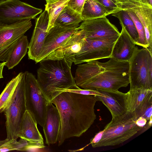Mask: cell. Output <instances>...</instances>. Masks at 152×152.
<instances>
[{"label":"cell","mask_w":152,"mask_h":152,"mask_svg":"<svg viewBox=\"0 0 152 152\" xmlns=\"http://www.w3.org/2000/svg\"><path fill=\"white\" fill-rule=\"evenodd\" d=\"M97 101L94 96L57 91L50 102L55 105L60 117L58 146L67 139L80 137L91 127L96 118Z\"/></svg>","instance_id":"6da1fadb"},{"label":"cell","mask_w":152,"mask_h":152,"mask_svg":"<svg viewBox=\"0 0 152 152\" xmlns=\"http://www.w3.org/2000/svg\"><path fill=\"white\" fill-rule=\"evenodd\" d=\"M39 62L37 83L49 102L56 89H69L77 86L71 72L73 62L72 61L64 58L59 60H45Z\"/></svg>","instance_id":"7a4b0ae2"},{"label":"cell","mask_w":152,"mask_h":152,"mask_svg":"<svg viewBox=\"0 0 152 152\" xmlns=\"http://www.w3.org/2000/svg\"><path fill=\"white\" fill-rule=\"evenodd\" d=\"M134 113L127 112L112 118L104 129L96 133L90 140L93 148L119 145L132 137L143 128L136 123Z\"/></svg>","instance_id":"3957f363"},{"label":"cell","mask_w":152,"mask_h":152,"mask_svg":"<svg viewBox=\"0 0 152 152\" xmlns=\"http://www.w3.org/2000/svg\"><path fill=\"white\" fill-rule=\"evenodd\" d=\"M100 63L104 71L80 85L83 89H101L118 91L129 84V63L117 60L111 58L105 62Z\"/></svg>","instance_id":"277c9868"},{"label":"cell","mask_w":152,"mask_h":152,"mask_svg":"<svg viewBox=\"0 0 152 152\" xmlns=\"http://www.w3.org/2000/svg\"><path fill=\"white\" fill-rule=\"evenodd\" d=\"M129 63L130 89L152 90V53L136 46Z\"/></svg>","instance_id":"5b68a950"},{"label":"cell","mask_w":152,"mask_h":152,"mask_svg":"<svg viewBox=\"0 0 152 152\" xmlns=\"http://www.w3.org/2000/svg\"><path fill=\"white\" fill-rule=\"evenodd\" d=\"M26 110L25 74L22 72L11 102L4 112L6 118L7 139L8 140L18 138L20 123Z\"/></svg>","instance_id":"8992f818"},{"label":"cell","mask_w":152,"mask_h":152,"mask_svg":"<svg viewBox=\"0 0 152 152\" xmlns=\"http://www.w3.org/2000/svg\"><path fill=\"white\" fill-rule=\"evenodd\" d=\"M24 73L26 110L33 115L37 123L43 127L49 102L41 91L34 76L28 71Z\"/></svg>","instance_id":"52a82bcc"},{"label":"cell","mask_w":152,"mask_h":152,"mask_svg":"<svg viewBox=\"0 0 152 152\" xmlns=\"http://www.w3.org/2000/svg\"><path fill=\"white\" fill-rule=\"evenodd\" d=\"M42 12V9L20 0H0V26L34 19Z\"/></svg>","instance_id":"ba28073f"},{"label":"cell","mask_w":152,"mask_h":152,"mask_svg":"<svg viewBox=\"0 0 152 152\" xmlns=\"http://www.w3.org/2000/svg\"><path fill=\"white\" fill-rule=\"evenodd\" d=\"M118 38L97 40L86 38L81 50L74 57L73 62L75 64H80L110 58L113 45Z\"/></svg>","instance_id":"9c48e42d"},{"label":"cell","mask_w":152,"mask_h":152,"mask_svg":"<svg viewBox=\"0 0 152 152\" xmlns=\"http://www.w3.org/2000/svg\"><path fill=\"white\" fill-rule=\"evenodd\" d=\"M31 19L0 26V61H6L9 53L18 40L32 26Z\"/></svg>","instance_id":"30bf717a"},{"label":"cell","mask_w":152,"mask_h":152,"mask_svg":"<svg viewBox=\"0 0 152 152\" xmlns=\"http://www.w3.org/2000/svg\"><path fill=\"white\" fill-rule=\"evenodd\" d=\"M79 24L61 26L54 24L48 32L41 53L34 61L36 63L45 60L75 32L79 30Z\"/></svg>","instance_id":"8fae6325"},{"label":"cell","mask_w":152,"mask_h":152,"mask_svg":"<svg viewBox=\"0 0 152 152\" xmlns=\"http://www.w3.org/2000/svg\"><path fill=\"white\" fill-rule=\"evenodd\" d=\"M79 28L84 31L86 38L91 39L118 38L120 34L106 17L83 20Z\"/></svg>","instance_id":"7c38bea8"},{"label":"cell","mask_w":152,"mask_h":152,"mask_svg":"<svg viewBox=\"0 0 152 152\" xmlns=\"http://www.w3.org/2000/svg\"><path fill=\"white\" fill-rule=\"evenodd\" d=\"M120 7L133 12L144 28L146 48L152 53V8L138 2L117 0Z\"/></svg>","instance_id":"4fadbf2b"},{"label":"cell","mask_w":152,"mask_h":152,"mask_svg":"<svg viewBox=\"0 0 152 152\" xmlns=\"http://www.w3.org/2000/svg\"><path fill=\"white\" fill-rule=\"evenodd\" d=\"M49 22V16L45 10L36 19L35 26L28 45L29 59L35 61L40 54L48 34Z\"/></svg>","instance_id":"5bb4252c"},{"label":"cell","mask_w":152,"mask_h":152,"mask_svg":"<svg viewBox=\"0 0 152 152\" xmlns=\"http://www.w3.org/2000/svg\"><path fill=\"white\" fill-rule=\"evenodd\" d=\"M85 39L83 30L76 31L45 60H59L65 58L73 62L74 57L81 50Z\"/></svg>","instance_id":"9a60e30c"},{"label":"cell","mask_w":152,"mask_h":152,"mask_svg":"<svg viewBox=\"0 0 152 152\" xmlns=\"http://www.w3.org/2000/svg\"><path fill=\"white\" fill-rule=\"evenodd\" d=\"M101 95L95 96L97 101L102 102L111 113L112 118L122 115L127 111L126 93L118 91L97 89Z\"/></svg>","instance_id":"2e32d148"},{"label":"cell","mask_w":152,"mask_h":152,"mask_svg":"<svg viewBox=\"0 0 152 152\" xmlns=\"http://www.w3.org/2000/svg\"><path fill=\"white\" fill-rule=\"evenodd\" d=\"M121 25L122 30L113 45L110 58L118 61H129L136 46L123 25Z\"/></svg>","instance_id":"e0dca14e"},{"label":"cell","mask_w":152,"mask_h":152,"mask_svg":"<svg viewBox=\"0 0 152 152\" xmlns=\"http://www.w3.org/2000/svg\"><path fill=\"white\" fill-rule=\"evenodd\" d=\"M61 126L60 115L56 106L49 102L43 130L45 139V143L48 145L56 143Z\"/></svg>","instance_id":"ac0fdd59"},{"label":"cell","mask_w":152,"mask_h":152,"mask_svg":"<svg viewBox=\"0 0 152 152\" xmlns=\"http://www.w3.org/2000/svg\"><path fill=\"white\" fill-rule=\"evenodd\" d=\"M37 123L31 113L26 110L20 126L18 137L37 143L44 148L43 139L37 127Z\"/></svg>","instance_id":"d6986e66"},{"label":"cell","mask_w":152,"mask_h":152,"mask_svg":"<svg viewBox=\"0 0 152 152\" xmlns=\"http://www.w3.org/2000/svg\"><path fill=\"white\" fill-rule=\"evenodd\" d=\"M104 68L100 62L92 61L77 65L74 79L76 85L79 86L86 80L104 71Z\"/></svg>","instance_id":"ffe728a7"},{"label":"cell","mask_w":152,"mask_h":152,"mask_svg":"<svg viewBox=\"0 0 152 152\" xmlns=\"http://www.w3.org/2000/svg\"><path fill=\"white\" fill-rule=\"evenodd\" d=\"M28 45L26 36L23 35L18 40L9 53L6 61L5 66L8 69H12L20 62L26 54Z\"/></svg>","instance_id":"44dd1931"},{"label":"cell","mask_w":152,"mask_h":152,"mask_svg":"<svg viewBox=\"0 0 152 152\" xmlns=\"http://www.w3.org/2000/svg\"><path fill=\"white\" fill-rule=\"evenodd\" d=\"M152 94V90L142 88L130 89L126 93L127 111L134 112Z\"/></svg>","instance_id":"7402d4cb"},{"label":"cell","mask_w":152,"mask_h":152,"mask_svg":"<svg viewBox=\"0 0 152 152\" xmlns=\"http://www.w3.org/2000/svg\"><path fill=\"white\" fill-rule=\"evenodd\" d=\"M109 15L104 8L95 0H86L81 14L83 21Z\"/></svg>","instance_id":"603a6c76"},{"label":"cell","mask_w":152,"mask_h":152,"mask_svg":"<svg viewBox=\"0 0 152 152\" xmlns=\"http://www.w3.org/2000/svg\"><path fill=\"white\" fill-rule=\"evenodd\" d=\"M22 73H20L10 81L0 94V113L4 112L11 102Z\"/></svg>","instance_id":"cb8c5ba5"},{"label":"cell","mask_w":152,"mask_h":152,"mask_svg":"<svg viewBox=\"0 0 152 152\" xmlns=\"http://www.w3.org/2000/svg\"><path fill=\"white\" fill-rule=\"evenodd\" d=\"M112 15L117 18L132 39L135 45L138 40V34L135 25L131 18L125 10H122Z\"/></svg>","instance_id":"d4e9b609"},{"label":"cell","mask_w":152,"mask_h":152,"mask_svg":"<svg viewBox=\"0 0 152 152\" xmlns=\"http://www.w3.org/2000/svg\"><path fill=\"white\" fill-rule=\"evenodd\" d=\"M70 0H59L50 4L45 5V9L49 16V22L47 31L53 26L56 20L64 9L67 6Z\"/></svg>","instance_id":"484cf974"},{"label":"cell","mask_w":152,"mask_h":152,"mask_svg":"<svg viewBox=\"0 0 152 152\" xmlns=\"http://www.w3.org/2000/svg\"><path fill=\"white\" fill-rule=\"evenodd\" d=\"M83 21L80 15H72L69 12L66 6L58 16L54 24L67 26L79 24Z\"/></svg>","instance_id":"4316f807"},{"label":"cell","mask_w":152,"mask_h":152,"mask_svg":"<svg viewBox=\"0 0 152 152\" xmlns=\"http://www.w3.org/2000/svg\"><path fill=\"white\" fill-rule=\"evenodd\" d=\"M132 113H134L136 119L141 117L148 121L152 115V94Z\"/></svg>","instance_id":"83f0119b"},{"label":"cell","mask_w":152,"mask_h":152,"mask_svg":"<svg viewBox=\"0 0 152 152\" xmlns=\"http://www.w3.org/2000/svg\"><path fill=\"white\" fill-rule=\"evenodd\" d=\"M126 10L132 19L136 26L138 34V40L136 45L146 48L145 35L144 27L135 14L133 11L126 9Z\"/></svg>","instance_id":"f1b7e54d"},{"label":"cell","mask_w":152,"mask_h":152,"mask_svg":"<svg viewBox=\"0 0 152 152\" xmlns=\"http://www.w3.org/2000/svg\"><path fill=\"white\" fill-rule=\"evenodd\" d=\"M101 4L109 15L116 13L122 10L117 0H95Z\"/></svg>","instance_id":"f546056e"},{"label":"cell","mask_w":152,"mask_h":152,"mask_svg":"<svg viewBox=\"0 0 152 152\" xmlns=\"http://www.w3.org/2000/svg\"><path fill=\"white\" fill-rule=\"evenodd\" d=\"M86 0H70L66 6L69 12L75 15H80Z\"/></svg>","instance_id":"4dcf8cb0"},{"label":"cell","mask_w":152,"mask_h":152,"mask_svg":"<svg viewBox=\"0 0 152 152\" xmlns=\"http://www.w3.org/2000/svg\"><path fill=\"white\" fill-rule=\"evenodd\" d=\"M56 91H67L85 95L94 96L102 95V94L96 89H81L77 86L69 89H57L55 91V92Z\"/></svg>","instance_id":"1f68e13d"},{"label":"cell","mask_w":152,"mask_h":152,"mask_svg":"<svg viewBox=\"0 0 152 152\" xmlns=\"http://www.w3.org/2000/svg\"><path fill=\"white\" fill-rule=\"evenodd\" d=\"M134 1L142 4L152 8V0H124Z\"/></svg>","instance_id":"d6a6232c"},{"label":"cell","mask_w":152,"mask_h":152,"mask_svg":"<svg viewBox=\"0 0 152 152\" xmlns=\"http://www.w3.org/2000/svg\"><path fill=\"white\" fill-rule=\"evenodd\" d=\"M147 122V120L142 117H140L136 120V123L139 126L143 128Z\"/></svg>","instance_id":"836d02e7"},{"label":"cell","mask_w":152,"mask_h":152,"mask_svg":"<svg viewBox=\"0 0 152 152\" xmlns=\"http://www.w3.org/2000/svg\"><path fill=\"white\" fill-rule=\"evenodd\" d=\"M6 61L0 63V78H3L2 71L5 65Z\"/></svg>","instance_id":"e575fe53"},{"label":"cell","mask_w":152,"mask_h":152,"mask_svg":"<svg viewBox=\"0 0 152 152\" xmlns=\"http://www.w3.org/2000/svg\"><path fill=\"white\" fill-rule=\"evenodd\" d=\"M59 0H45L46 4H50L56 2Z\"/></svg>","instance_id":"d590c367"},{"label":"cell","mask_w":152,"mask_h":152,"mask_svg":"<svg viewBox=\"0 0 152 152\" xmlns=\"http://www.w3.org/2000/svg\"><path fill=\"white\" fill-rule=\"evenodd\" d=\"M8 140L7 138L4 140H0V146L2 145V144H3L5 142H6Z\"/></svg>","instance_id":"8d00e7d4"}]
</instances>
